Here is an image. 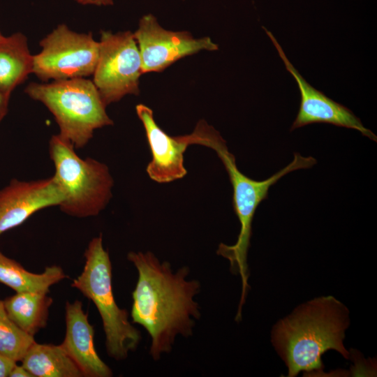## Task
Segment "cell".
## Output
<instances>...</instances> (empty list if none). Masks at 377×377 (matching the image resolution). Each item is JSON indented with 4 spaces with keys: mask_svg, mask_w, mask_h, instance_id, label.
<instances>
[{
    "mask_svg": "<svg viewBox=\"0 0 377 377\" xmlns=\"http://www.w3.org/2000/svg\"><path fill=\"white\" fill-rule=\"evenodd\" d=\"M127 259L138 274L132 293L131 316L134 323L142 326L151 338L149 354L154 360L169 353L177 336L193 334L200 318V307L194 297L200 283L188 280L189 268L174 271L168 261L161 262L151 251H131Z\"/></svg>",
    "mask_w": 377,
    "mask_h": 377,
    "instance_id": "1",
    "label": "cell"
},
{
    "mask_svg": "<svg viewBox=\"0 0 377 377\" xmlns=\"http://www.w3.org/2000/svg\"><path fill=\"white\" fill-rule=\"evenodd\" d=\"M349 323L348 308L332 295L308 301L279 320L272 342L287 367L288 376L322 371V356L330 350L349 359L343 344Z\"/></svg>",
    "mask_w": 377,
    "mask_h": 377,
    "instance_id": "2",
    "label": "cell"
},
{
    "mask_svg": "<svg viewBox=\"0 0 377 377\" xmlns=\"http://www.w3.org/2000/svg\"><path fill=\"white\" fill-rule=\"evenodd\" d=\"M24 91L47 108L59 126V134L75 149L87 145L95 130L113 124L97 88L85 77L31 82Z\"/></svg>",
    "mask_w": 377,
    "mask_h": 377,
    "instance_id": "3",
    "label": "cell"
},
{
    "mask_svg": "<svg viewBox=\"0 0 377 377\" xmlns=\"http://www.w3.org/2000/svg\"><path fill=\"white\" fill-rule=\"evenodd\" d=\"M84 256L83 270L71 286L95 304L102 320L108 355L116 360H124L138 348L141 334L128 320V311L115 301L112 263L101 234L89 242Z\"/></svg>",
    "mask_w": 377,
    "mask_h": 377,
    "instance_id": "4",
    "label": "cell"
},
{
    "mask_svg": "<svg viewBox=\"0 0 377 377\" xmlns=\"http://www.w3.org/2000/svg\"><path fill=\"white\" fill-rule=\"evenodd\" d=\"M212 149L218 154L228 174L233 189V208L240 223L237 242L229 246L221 244L216 253L229 260L233 274H239L241 276L242 296L238 306V311H241L249 288L247 253L255 212L260 203L267 198L269 188L282 177L294 170L311 168L316 163V160L312 156L305 157L295 153L293 160L287 166L268 179L256 181L238 170L235 156L228 151L226 141L219 142Z\"/></svg>",
    "mask_w": 377,
    "mask_h": 377,
    "instance_id": "5",
    "label": "cell"
},
{
    "mask_svg": "<svg viewBox=\"0 0 377 377\" xmlns=\"http://www.w3.org/2000/svg\"><path fill=\"white\" fill-rule=\"evenodd\" d=\"M49 153L55 168L53 177L64 194L60 209L73 217L97 216L112 195L114 181L108 165L80 158L73 144L59 134L52 136Z\"/></svg>",
    "mask_w": 377,
    "mask_h": 377,
    "instance_id": "6",
    "label": "cell"
},
{
    "mask_svg": "<svg viewBox=\"0 0 377 377\" xmlns=\"http://www.w3.org/2000/svg\"><path fill=\"white\" fill-rule=\"evenodd\" d=\"M34 55L33 71L44 82L86 77L93 75L98 59L99 42L91 33L78 34L59 24L40 42Z\"/></svg>",
    "mask_w": 377,
    "mask_h": 377,
    "instance_id": "7",
    "label": "cell"
},
{
    "mask_svg": "<svg viewBox=\"0 0 377 377\" xmlns=\"http://www.w3.org/2000/svg\"><path fill=\"white\" fill-rule=\"evenodd\" d=\"M143 74L139 49L130 31H101L99 54L93 82L105 105L117 102L127 94L138 95Z\"/></svg>",
    "mask_w": 377,
    "mask_h": 377,
    "instance_id": "8",
    "label": "cell"
},
{
    "mask_svg": "<svg viewBox=\"0 0 377 377\" xmlns=\"http://www.w3.org/2000/svg\"><path fill=\"white\" fill-rule=\"evenodd\" d=\"M143 73L161 72L185 57L219 48L209 37L194 38L188 31L163 29L151 14L144 15L133 33Z\"/></svg>",
    "mask_w": 377,
    "mask_h": 377,
    "instance_id": "9",
    "label": "cell"
},
{
    "mask_svg": "<svg viewBox=\"0 0 377 377\" xmlns=\"http://www.w3.org/2000/svg\"><path fill=\"white\" fill-rule=\"evenodd\" d=\"M263 29L276 47L287 71L295 78L300 90L301 96L300 108L290 131L311 124H330L357 130L363 135L376 142V135L365 128L360 119L350 110L326 96L308 83L289 61L272 32L265 28Z\"/></svg>",
    "mask_w": 377,
    "mask_h": 377,
    "instance_id": "10",
    "label": "cell"
},
{
    "mask_svg": "<svg viewBox=\"0 0 377 377\" xmlns=\"http://www.w3.org/2000/svg\"><path fill=\"white\" fill-rule=\"evenodd\" d=\"M64 199L53 176L29 182L13 179L0 189V235L20 226L36 212L59 206Z\"/></svg>",
    "mask_w": 377,
    "mask_h": 377,
    "instance_id": "11",
    "label": "cell"
},
{
    "mask_svg": "<svg viewBox=\"0 0 377 377\" xmlns=\"http://www.w3.org/2000/svg\"><path fill=\"white\" fill-rule=\"evenodd\" d=\"M135 110L145 128L152 155L147 167L149 177L158 183H168L183 178L187 172L184 154L192 145L191 135L170 136L156 124L150 108L138 104Z\"/></svg>",
    "mask_w": 377,
    "mask_h": 377,
    "instance_id": "12",
    "label": "cell"
},
{
    "mask_svg": "<svg viewBox=\"0 0 377 377\" xmlns=\"http://www.w3.org/2000/svg\"><path fill=\"white\" fill-rule=\"evenodd\" d=\"M66 334L60 344L75 363L83 377H110L111 369L98 356L94 346V330L79 300L65 306Z\"/></svg>",
    "mask_w": 377,
    "mask_h": 377,
    "instance_id": "13",
    "label": "cell"
},
{
    "mask_svg": "<svg viewBox=\"0 0 377 377\" xmlns=\"http://www.w3.org/2000/svg\"><path fill=\"white\" fill-rule=\"evenodd\" d=\"M48 292H20L3 300L10 320L23 332L34 335L46 327L53 300Z\"/></svg>",
    "mask_w": 377,
    "mask_h": 377,
    "instance_id": "14",
    "label": "cell"
},
{
    "mask_svg": "<svg viewBox=\"0 0 377 377\" xmlns=\"http://www.w3.org/2000/svg\"><path fill=\"white\" fill-rule=\"evenodd\" d=\"M34 56L20 32L0 40V90L10 95L33 71Z\"/></svg>",
    "mask_w": 377,
    "mask_h": 377,
    "instance_id": "15",
    "label": "cell"
},
{
    "mask_svg": "<svg viewBox=\"0 0 377 377\" xmlns=\"http://www.w3.org/2000/svg\"><path fill=\"white\" fill-rule=\"evenodd\" d=\"M21 362L33 377H83L60 345L38 343L35 341Z\"/></svg>",
    "mask_w": 377,
    "mask_h": 377,
    "instance_id": "16",
    "label": "cell"
},
{
    "mask_svg": "<svg viewBox=\"0 0 377 377\" xmlns=\"http://www.w3.org/2000/svg\"><path fill=\"white\" fill-rule=\"evenodd\" d=\"M68 278L57 265L45 267L42 273L27 271L20 263L0 251V283L20 292H49L50 288Z\"/></svg>",
    "mask_w": 377,
    "mask_h": 377,
    "instance_id": "17",
    "label": "cell"
},
{
    "mask_svg": "<svg viewBox=\"0 0 377 377\" xmlns=\"http://www.w3.org/2000/svg\"><path fill=\"white\" fill-rule=\"evenodd\" d=\"M34 337L21 330L8 317L0 300V354L17 362H21Z\"/></svg>",
    "mask_w": 377,
    "mask_h": 377,
    "instance_id": "18",
    "label": "cell"
},
{
    "mask_svg": "<svg viewBox=\"0 0 377 377\" xmlns=\"http://www.w3.org/2000/svg\"><path fill=\"white\" fill-rule=\"evenodd\" d=\"M17 362L0 354V377H8L9 374Z\"/></svg>",
    "mask_w": 377,
    "mask_h": 377,
    "instance_id": "19",
    "label": "cell"
},
{
    "mask_svg": "<svg viewBox=\"0 0 377 377\" xmlns=\"http://www.w3.org/2000/svg\"><path fill=\"white\" fill-rule=\"evenodd\" d=\"M10 96L0 90V122L8 112Z\"/></svg>",
    "mask_w": 377,
    "mask_h": 377,
    "instance_id": "20",
    "label": "cell"
},
{
    "mask_svg": "<svg viewBox=\"0 0 377 377\" xmlns=\"http://www.w3.org/2000/svg\"><path fill=\"white\" fill-rule=\"evenodd\" d=\"M8 377H33V376L21 364L16 363L11 369Z\"/></svg>",
    "mask_w": 377,
    "mask_h": 377,
    "instance_id": "21",
    "label": "cell"
},
{
    "mask_svg": "<svg viewBox=\"0 0 377 377\" xmlns=\"http://www.w3.org/2000/svg\"><path fill=\"white\" fill-rule=\"evenodd\" d=\"M82 5L108 6L113 3V0H75Z\"/></svg>",
    "mask_w": 377,
    "mask_h": 377,
    "instance_id": "22",
    "label": "cell"
},
{
    "mask_svg": "<svg viewBox=\"0 0 377 377\" xmlns=\"http://www.w3.org/2000/svg\"><path fill=\"white\" fill-rule=\"evenodd\" d=\"M3 36L1 34V33L0 32V40H2L3 38Z\"/></svg>",
    "mask_w": 377,
    "mask_h": 377,
    "instance_id": "23",
    "label": "cell"
}]
</instances>
